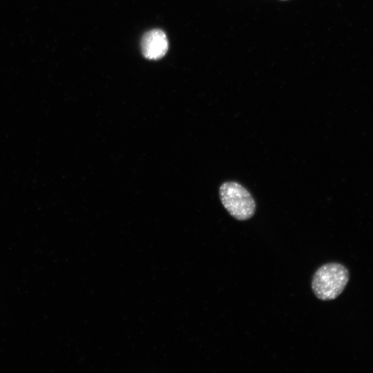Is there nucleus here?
<instances>
[{
	"label": "nucleus",
	"mask_w": 373,
	"mask_h": 373,
	"mask_svg": "<svg viewBox=\"0 0 373 373\" xmlns=\"http://www.w3.org/2000/svg\"><path fill=\"white\" fill-rule=\"evenodd\" d=\"M349 280L347 269L340 263H327L315 272L312 288L315 296L321 300L337 298L344 290Z\"/></svg>",
	"instance_id": "f257e3e1"
},
{
	"label": "nucleus",
	"mask_w": 373,
	"mask_h": 373,
	"mask_svg": "<svg viewBox=\"0 0 373 373\" xmlns=\"http://www.w3.org/2000/svg\"><path fill=\"white\" fill-rule=\"evenodd\" d=\"M221 202L234 218L246 220L251 218L256 210L255 201L242 185L236 182H226L219 190Z\"/></svg>",
	"instance_id": "f03ea898"
},
{
	"label": "nucleus",
	"mask_w": 373,
	"mask_h": 373,
	"mask_svg": "<svg viewBox=\"0 0 373 373\" xmlns=\"http://www.w3.org/2000/svg\"><path fill=\"white\" fill-rule=\"evenodd\" d=\"M169 43L166 34L161 30L154 29L144 34L141 42L143 55L149 59H158L165 55Z\"/></svg>",
	"instance_id": "7ed1b4c3"
}]
</instances>
